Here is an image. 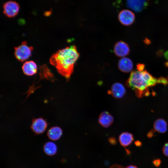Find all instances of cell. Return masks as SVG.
I'll return each mask as SVG.
<instances>
[{
	"label": "cell",
	"instance_id": "1",
	"mask_svg": "<svg viewBox=\"0 0 168 168\" xmlns=\"http://www.w3.org/2000/svg\"><path fill=\"white\" fill-rule=\"evenodd\" d=\"M168 84L167 79L164 77L156 78L145 70L132 71L127 80L126 85L133 90L138 97L149 95V88L158 84Z\"/></svg>",
	"mask_w": 168,
	"mask_h": 168
},
{
	"label": "cell",
	"instance_id": "2",
	"mask_svg": "<svg viewBox=\"0 0 168 168\" xmlns=\"http://www.w3.org/2000/svg\"><path fill=\"white\" fill-rule=\"evenodd\" d=\"M79 56L76 46L72 45L59 50L54 54L50 58L49 62L60 74L68 80Z\"/></svg>",
	"mask_w": 168,
	"mask_h": 168
},
{
	"label": "cell",
	"instance_id": "3",
	"mask_svg": "<svg viewBox=\"0 0 168 168\" xmlns=\"http://www.w3.org/2000/svg\"><path fill=\"white\" fill-rule=\"evenodd\" d=\"M33 49L32 46L27 45L26 41H23L20 45L14 47L15 57L19 61L23 62L31 56Z\"/></svg>",
	"mask_w": 168,
	"mask_h": 168
},
{
	"label": "cell",
	"instance_id": "4",
	"mask_svg": "<svg viewBox=\"0 0 168 168\" xmlns=\"http://www.w3.org/2000/svg\"><path fill=\"white\" fill-rule=\"evenodd\" d=\"M3 13L9 17H13L18 13L20 9L19 4L15 1H9L3 5Z\"/></svg>",
	"mask_w": 168,
	"mask_h": 168
},
{
	"label": "cell",
	"instance_id": "5",
	"mask_svg": "<svg viewBox=\"0 0 168 168\" xmlns=\"http://www.w3.org/2000/svg\"><path fill=\"white\" fill-rule=\"evenodd\" d=\"M118 19L122 24L128 26L132 25L134 22L135 16L134 13L131 11L126 9L123 10L119 13Z\"/></svg>",
	"mask_w": 168,
	"mask_h": 168
},
{
	"label": "cell",
	"instance_id": "6",
	"mask_svg": "<svg viewBox=\"0 0 168 168\" xmlns=\"http://www.w3.org/2000/svg\"><path fill=\"white\" fill-rule=\"evenodd\" d=\"M47 126L48 123L44 119L39 118L33 120L31 128L35 134H39L44 133Z\"/></svg>",
	"mask_w": 168,
	"mask_h": 168
},
{
	"label": "cell",
	"instance_id": "7",
	"mask_svg": "<svg viewBox=\"0 0 168 168\" xmlns=\"http://www.w3.org/2000/svg\"><path fill=\"white\" fill-rule=\"evenodd\" d=\"M114 51L115 54L118 57H124L128 54L130 49L128 44L123 41H119L114 45Z\"/></svg>",
	"mask_w": 168,
	"mask_h": 168
},
{
	"label": "cell",
	"instance_id": "8",
	"mask_svg": "<svg viewBox=\"0 0 168 168\" xmlns=\"http://www.w3.org/2000/svg\"><path fill=\"white\" fill-rule=\"evenodd\" d=\"M149 0H126L127 6L136 12L142 11L148 5Z\"/></svg>",
	"mask_w": 168,
	"mask_h": 168
},
{
	"label": "cell",
	"instance_id": "9",
	"mask_svg": "<svg viewBox=\"0 0 168 168\" xmlns=\"http://www.w3.org/2000/svg\"><path fill=\"white\" fill-rule=\"evenodd\" d=\"M126 92V90L124 86L121 83L116 82L114 84L111 89L108 91V93L111 95L115 98L122 97Z\"/></svg>",
	"mask_w": 168,
	"mask_h": 168
},
{
	"label": "cell",
	"instance_id": "10",
	"mask_svg": "<svg viewBox=\"0 0 168 168\" xmlns=\"http://www.w3.org/2000/svg\"><path fill=\"white\" fill-rule=\"evenodd\" d=\"M118 67L122 72L128 73L131 71L133 68V63L129 58L126 57H123L119 60Z\"/></svg>",
	"mask_w": 168,
	"mask_h": 168
},
{
	"label": "cell",
	"instance_id": "11",
	"mask_svg": "<svg viewBox=\"0 0 168 168\" xmlns=\"http://www.w3.org/2000/svg\"><path fill=\"white\" fill-rule=\"evenodd\" d=\"M113 121V117L106 111L102 112L100 114L98 119L99 123L105 128L109 127L112 124Z\"/></svg>",
	"mask_w": 168,
	"mask_h": 168
},
{
	"label": "cell",
	"instance_id": "12",
	"mask_svg": "<svg viewBox=\"0 0 168 168\" xmlns=\"http://www.w3.org/2000/svg\"><path fill=\"white\" fill-rule=\"evenodd\" d=\"M22 69L25 74L28 76H32L37 72V66L33 61L26 62L22 66Z\"/></svg>",
	"mask_w": 168,
	"mask_h": 168
},
{
	"label": "cell",
	"instance_id": "13",
	"mask_svg": "<svg viewBox=\"0 0 168 168\" xmlns=\"http://www.w3.org/2000/svg\"><path fill=\"white\" fill-rule=\"evenodd\" d=\"M119 140L121 145L125 147L129 146L133 141V136L131 133L123 132L119 136Z\"/></svg>",
	"mask_w": 168,
	"mask_h": 168
},
{
	"label": "cell",
	"instance_id": "14",
	"mask_svg": "<svg viewBox=\"0 0 168 168\" xmlns=\"http://www.w3.org/2000/svg\"><path fill=\"white\" fill-rule=\"evenodd\" d=\"M62 133V130L60 127L54 126L51 128L49 129L47 135L50 140L56 141L60 138Z\"/></svg>",
	"mask_w": 168,
	"mask_h": 168
},
{
	"label": "cell",
	"instance_id": "15",
	"mask_svg": "<svg viewBox=\"0 0 168 168\" xmlns=\"http://www.w3.org/2000/svg\"><path fill=\"white\" fill-rule=\"evenodd\" d=\"M154 130L159 133H164L167 131V125L164 119H159L156 120L153 124Z\"/></svg>",
	"mask_w": 168,
	"mask_h": 168
},
{
	"label": "cell",
	"instance_id": "16",
	"mask_svg": "<svg viewBox=\"0 0 168 168\" xmlns=\"http://www.w3.org/2000/svg\"><path fill=\"white\" fill-rule=\"evenodd\" d=\"M44 150L45 153L49 156H53L57 152V147L54 142H49L46 143L44 146Z\"/></svg>",
	"mask_w": 168,
	"mask_h": 168
},
{
	"label": "cell",
	"instance_id": "17",
	"mask_svg": "<svg viewBox=\"0 0 168 168\" xmlns=\"http://www.w3.org/2000/svg\"><path fill=\"white\" fill-rule=\"evenodd\" d=\"M162 151L165 156L168 157V142L164 145L162 148Z\"/></svg>",
	"mask_w": 168,
	"mask_h": 168
},
{
	"label": "cell",
	"instance_id": "18",
	"mask_svg": "<svg viewBox=\"0 0 168 168\" xmlns=\"http://www.w3.org/2000/svg\"><path fill=\"white\" fill-rule=\"evenodd\" d=\"M153 163L154 166L156 167L159 166L161 163V160L159 159L154 160L153 161Z\"/></svg>",
	"mask_w": 168,
	"mask_h": 168
},
{
	"label": "cell",
	"instance_id": "19",
	"mask_svg": "<svg viewBox=\"0 0 168 168\" xmlns=\"http://www.w3.org/2000/svg\"><path fill=\"white\" fill-rule=\"evenodd\" d=\"M145 66L142 64H138L137 66V70L141 71L144 70Z\"/></svg>",
	"mask_w": 168,
	"mask_h": 168
},
{
	"label": "cell",
	"instance_id": "20",
	"mask_svg": "<svg viewBox=\"0 0 168 168\" xmlns=\"http://www.w3.org/2000/svg\"><path fill=\"white\" fill-rule=\"evenodd\" d=\"M109 142L113 145H115L117 143L115 138L113 137L109 138Z\"/></svg>",
	"mask_w": 168,
	"mask_h": 168
},
{
	"label": "cell",
	"instance_id": "21",
	"mask_svg": "<svg viewBox=\"0 0 168 168\" xmlns=\"http://www.w3.org/2000/svg\"><path fill=\"white\" fill-rule=\"evenodd\" d=\"M155 131L154 130H151L147 134V136L148 138H151L154 135Z\"/></svg>",
	"mask_w": 168,
	"mask_h": 168
},
{
	"label": "cell",
	"instance_id": "22",
	"mask_svg": "<svg viewBox=\"0 0 168 168\" xmlns=\"http://www.w3.org/2000/svg\"><path fill=\"white\" fill-rule=\"evenodd\" d=\"M110 168H126L121 165L118 164H115L112 165Z\"/></svg>",
	"mask_w": 168,
	"mask_h": 168
},
{
	"label": "cell",
	"instance_id": "23",
	"mask_svg": "<svg viewBox=\"0 0 168 168\" xmlns=\"http://www.w3.org/2000/svg\"><path fill=\"white\" fill-rule=\"evenodd\" d=\"M135 144L137 146H140L141 145V143L139 141H136L135 142Z\"/></svg>",
	"mask_w": 168,
	"mask_h": 168
},
{
	"label": "cell",
	"instance_id": "24",
	"mask_svg": "<svg viewBox=\"0 0 168 168\" xmlns=\"http://www.w3.org/2000/svg\"><path fill=\"white\" fill-rule=\"evenodd\" d=\"M126 168H138L136 166L133 165H130L128 166Z\"/></svg>",
	"mask_w": 168,
	"mask_h": 168
},
{
	"label": "cell",
	"instance_id": "25",
	"mask_svg": "<svg viewBox=\"0 0 168 168\" xmlns=\"http://www.w3.org/2000/svg\"><path fill=\"white\" fill-rule=\"evenodd\" d=\"M165 56L166 58L168 59V51L166 52L165 54Z\"/></svg>",
	"mask_w": 168,
	"mask_h": 168
},
{
	"label": "cell",
	"instance_id": "26",
	"mask_svg": "<svg viewBox=\"0 0 168 168\" xmlns=\"http://www.w3.org/2000/svg\"><path fill=\"white\" fill-rule=\"evenodd\" d=\"M50 14V12H47L45 13V15L46 16H48V15H49Z\"/></svg>",
	"mask_w": 168,
	"mask_h": 168
}]
</instances>
